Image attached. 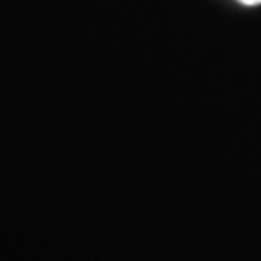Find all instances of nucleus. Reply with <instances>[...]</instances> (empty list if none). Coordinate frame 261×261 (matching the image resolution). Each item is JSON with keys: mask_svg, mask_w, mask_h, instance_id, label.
<instances>
[{"mask_svg": "<svg viewBox=\"0 0 261 261\" xmlns=\"http://www.w3.org/2000/svg\"><path fill=\"white\" fill-rule=\"evenodd\" d=\"M242 4H246V6H257V4H261V0H240Z\"/></svg>", "mask_w": 261, "mask_h": 261, "instance_id": "nucleus-1", "label": "nucleus"}]
</instances>
